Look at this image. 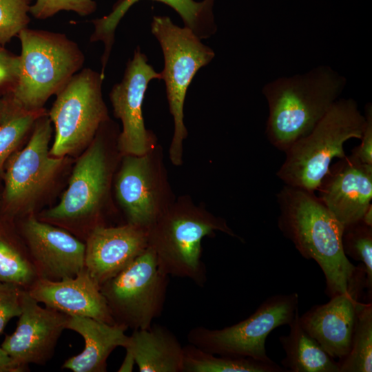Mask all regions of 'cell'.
I'll return each instance as SVG.
<instances>
[{"instance_id": "12", "label": "cell", "mask_w": 372, "mask_h": 372, "mask_svg": "<svg viewBox=\"0 0 372 372\" xmlns=\"http://www.w3.org/2000/svg\"><path fill=\"white\" fill-rule=\"evenodd\" d=\"M154 79L161 80V73L154 70L137 47L127 63L123 79L110 94L114 114L122 123L118 148L124 155H143L152 147L153 138L145 127L142 109L148 84Z\"/></svg>"}, {"instance_id": "14", "label": "cell", "mask_w": 372, "mask_h": 372, "mask_svg": "<svg viewBox=\"0 0 372 372\" xmlns=\"http://www.w3.org/2000/svg\"><path fill=\"white\" fill-rule=\"evenodd\" d=\"M21 313L15 331L6 335L1 347L19 365H44L53 357L58 340L69 316L49 307H41L27 290L21 299Z\"/></svg>"}, {"instance_id": "37", "label": "cell", "mask_w": 372, "mask_h": 372, "mask_svg": "<svg viewBox=\"0 0 372 372\" xmlns=\"http://www.w3.org/2000/svg\"><path fill=\"white\" fill-rule=\"evenodd\" d=\"M361 220L366 225L372 227V204L366 209Z\"/></svg>"}, {"instance_id": "5", "label": "cell", "mask_w": 372, "mask_h": 372, "mask_svg": "<svg viewBox=\"0 0 372 372\" xmlns=\"http://www.w3.org/2000/svg\"><path fill=\"white\" fill-rule=\"evenodd\" d=\"M364 123L355 101L337 100L309 134L285 152L277 176L286 185L315 192L333 158L347 155L344 144L361 138Z\"/></svg>"}, {"instance_id": "13", "label": "cell", "mask_w": 372, "mask_h": 372, "mask_svg": "<svg viewBox=\"0 0 372 372\" xmlns=\"http://www.w3.org/2000/svg\"><path fill=\"white\" fill-rule=\"evenodd\" d=\"M17 227L39 278L60 280L84 268L85 242L67 230L33 215Z\"/></svg>"}, {"instance_id": "27", "label": "cell", "mask_w": 372, "mask_h": 372, "mask_svg": "<svg viewBox=\"0 0 372 372\" xmlns=\"http://www.w3.org/2000/svg\"><path fill=\"white\" fill-rule=\"evenodd\" d=\"M342 244L344 254L361 262L366 273V301L372 300V227L361 220L344 226Z\"/></svg>"}, {"instance_id": "32", "label": "cell", "mask_w": 372, "mask_h": 372, "mask_svg": "<svg viewBox=\"0 0 372 372\" xmlns=\"http://www.w3.org/2000/svg\"><path fill=\"white\" fill-rule=\"evenodd\" d=\"M365 123L362 133L360 144L355 147L351 156L366 165H372V106L368 103L364 110Z\"/></svg>"}, {"instance_id": "16", "label": "cell", "mask_w": 372, "mask_h": 372, "mask_svg": "<svg viewBox=\"0 0 372 372\" xmlns=\"http://www.w3.org/2000/svg\"><path fill=\"white\" fill-rule=\"evenodd\" d=\"M316 191L343 227L360 220L371 205L372 165L346 155L331 164Z\"/></svg>"}, {"instance_id": "6", "label": "cell", "mask_w": 372, "mask_h": 372, "mask_svg": "<svg viewBox=\"0 0 372 372\" xmlns=\"http://www.w3.org/2000/svg\"><path fill=\"white\" fill-rule=\"evenodd\" d=\"M152 32L159 42L164 57L161 73L165 81L174 131L169 147L172 163H182L183 141L187 136L183 118L184 102L188 87L197 72L214 57V52L204 45L192 30L175 25L166 16H155Z\"/></svg>"}, {"instance_id": "3", "label": "cell", "mask_w": 372, "mask_h": 372, "mask_svg": "<svg viewBox=\"0 0 372 372\" xmlns=\"http://www.w3.org/2000/svg\"><path fill=\"white\" fill-rule=\"evenodd\" d=\"M216 231L242 240L225 219L192 203L178 202L167 206L149 228V246L164 274L188 278L203 287L207 278L201 242Z\"/></svg>"}, {"instance_id": "24", "label": "cell", "mask_w": 372, "mask_h": 372, "mask_svg": "<svg viewBox=\"0 0 372 372\" xmlns=\"http://www.w3.org/2000/svg\"><path fill=\"white\" fill-rule=\"evenodd\" d=\"M37 278L14 218L0 211V281L28 290Z\"/></svg>"}, {"instance_id": "17", "label": "cell", "mask_w": 372, "mask_h": 372, "mask_svg": "<svg viewBox=\"0 0 372 372\" xmlns=\"http://www.w3.org/2000/svg\"><path fill=\"white\" fill-rule=\"evenodd\" d=\"M27 291L39 303L69 316L115 324L99 285L85 267L74 277L60 280L37 278Z\"/></svg>"}, {"instance_id": "20", "label": "cell", "mask_w": 372, "mask_h": 372, "mask_svg": "<svg viewBox=\"0 0 372 372\" xmlns=\"http://www.w3.org/2000/svg\"><path fill=\"white\" fill-rule=\"evenodd\" d=\"M67 329L78 333L85 342L82 352L69 358L62 365V369L73 372L106 371L107 360L113 350L125 348L129 343L126 327L91 318L70 316Z\"/></svg>"}, {"instance_id": "15", "label": "cell", "mask_w": 372, "mask_h": 372, "mask_svg": "<svg viewBox=\"0 0 372 372\" xmlns=\"http://www.w3.org/2000/svg\"><path fill=\"white\" fill-rule=\"evenodd\" d=\"M84 267L101 287L140 256L149 246V229L127 223L99 225L85 240Z\"/></svg>"}, {"instance_id": "19", "label": "cell", "mask_w": 372, "mask_h": 372, "mask_svg": "<svg viewBox=\"0 0 372 372\" xmlns=\"http://www.w3.org/2000/svg\"><path fill=\"white\" fill-rule=\"evenodd\" d=\"M358 300L349 293L337 294L300 316L302 328L333 359L341 360L349 351Z\"/></svg>"}, {"instance_id": "30", "label": "cell", "mask_w": 372, "mask_h": 372, "mask_svg": "<svg viewBox=\"0 0 372 372\" xmlns=\"http://www.w3.org/2000/svg\"><path fill=\"white\" fill-rule=\"evenodd\" d=\"M95 9L96 3L93 0H36L35 3L30 6L29 12L34 17L44 19L61 10H71L86 16Z\"/></svg>"}, {"instance_id": "33", "label": "cell", "mask_w": 372, "mask_h": 372, "mask_svg": "<svg viewBox=\"0 0 372 372\" xmlns=\"http://www.w3.org/2000/svg\"><path fill=\"white\" fill-rule=\"evenodd\" d=\"M19 56L5 50L0 45V87L15 83L19 72Z\"/></svg>"}, {"instance_id": "10", "label": "cell", "mask_w": 372, "mask_h": 372, "mask_svg": "<svg viewBox=\"0 0 372 372\" xmlns=\"http://www.w3.org/2000/svg\"><path fill=\"white\" fill-rule=\"evenodd\" d=\"M109 178L103 143L95 138L76 161L60 202L45 211L39 220L84 237L99 225L95 220Z\"/></svg>"}, {"instance_id": "36", "label": "cell", "mask_w": 372, "mask_h": 372, "mask_svg": "<svg viewBox=\"0 0 372 372\" xmlns=\"http://www.w3.org/2000/svg\"><path fill=\"white\" fill-rule=\"evenodd\" d=\"M134 364L135 360L133 355L130 351L126 350V355L118 371L131 372L132 371Z\"/></svg>"}, {"instance_id": "4", "label": "cell", "mask_w": 372, "mask_h": 372, "mask_svg": "<svg viewBox=\"0 0 372 372\" xmlns=\"http://www.w3.org/2000/svg\"><path fill=\"white\" fill-rule=\"evenodd\" d=\"M17 36L21 52L10 99L19 110L40 111L78 72L85 57L77 44L62 34L26 28Z\"/></svg>"}, {"instance_id": "7", "label": "cell", "mask_w": 372, "mask_h": 372, "mask_svg": "<svg viewBox=\"0 0 372 372\" xmlns=\"http://www.w3.org/2000/svg\"><path fill=\"white\" fill-rule=\"evenodd\" d=\"M103 79L101 73L86 68L76 73L56 94L49 112L55 131L51 156L64 158L89 145L108 120L102 96Z\"/></svg>"}, {"instance_id": "11", "label": "cell", "mask_w": 372, "mask_h": 372, "mask_svg": "<svg viewBox=\"0 0 372 372\" xmlns=\"http://www.w3.org/2000/svg\"><path fill=\"white\" fill-rule=\"evenodd\" d=\"M52 122L41 114L26 146L6 163L1 211L14 218L25 212L29 203L43 192L62 165L63 158L50 154Z\"/></svg>"}, {"instance_id": "8", "label": "cell", "mask_w": 372, "mask_h": 372, "mask_svg": "<svg viewBox=\"0 0 372 372\" xmlns=\"http://www.w3.org/2000/svg\"><path fill=\"white\" fill-rule=\"evenodd\" d=\"M299 296L293 292L267 298L247 318L220 329L204 327L192 329L189 344L216 355L273 362L265 342L276 328L289 325L298 309Z\"/></svg>"}, {"instance_id": "22", "label": "cell", "mask_w": 372, "mask_h": 372, "mask_svg": "<svg viewBox=\"0 0 372 372\" xmlns=\"http://www.w3.org/2000/svg\"><path fill=\"white\" fill-rule=\"evenodd\" d=\"M125 349L133 355L140 372H183V347L164 326L134 329Z\"/></svg>"}, {"instance_id": "26", "label": "cell", "mask_w": 372, "mask_h": 372, "mask_svg": "<svg viewBox=\"0 0 372 372\" xmlns=\"http://www.w3.org/2000/svg\"><path fill=\"white\" fill-rule=\"evenodd\" d=\"M337 364L340 372L372 371L371 301H358L349 351Z\"/></svg>"}, {"instance_id": "23", "label": "cell", "mask_w": 372, "mask_h": 372, "mask_svg": "<svg viewBox=\"0 0 372 372\" xmlns=\"http://www.w3.org/2000/svg\"><path fill=\"white\" fill-rule=\"evenodd\" d=\"M289 327V334L279 337L285 353L281 361L285 371L340 372L337 362L301 326L299 309Z\"/></svg>"}, {"instance_id": "2", "label": "cell", "mask_w": 372, "mask_h": 372, "mask_svg": "<svg viewBox=\"0 0 372 372\" xmlns=\"http://www.w3.org/2000/svg\"><path fill=\"white\" fill-rule=\"evenodd\" d=\"M346 84L345 77L327 65L265 84L262 92L268 104L265 134L269 143L285 152L313 129Z\"/></svg>"}, {"instance_id": "28", "label": "cell", "mask_w": 372, "mask_h": 372, "mask_svg": "<svg viewBox=\"0 0 372 372\" xmlns=\"http://www.w3.org/2000/svg\"><path fill=\"white\" fill-rule=\"evenodd\" d=\"M42 112L17 109L0 126V176H3L6 162L34 125Z\"/></svg>"}, {"instance_id": "1", "label": "cell", "mask_w": 372, "mask_h": 372, "mask_svg": "<svg viewBox=\"0 0 372 372\" xmlns=\"http://www.w3.org/2000/svg\"><path fill=\"white\" fill-rule=\"evenodd\" d=\"M278 227L300 255L316 262L325 279V293L331 298L349 293L360 298L366 287L362 264L353 265L344 254L342 225L315 194L285 185L277 194Z\"/></svg>"}, {"instance_id": "18", "label": "cell", "mask_w": 372, "mask_h": 372, "mask_svg": "<svg viewBox=\"0 0 372 372\" xmlns=\"http://www.w3.org/2000/svg\"><path fill=\"white\" fill-rule=\"evenodd\" d=\"M149 152L124 155L115 184L116 198L128 223L147 229L167 207L158 203V179Z\"/></svg>"}, {"instance_id": "9", "label": "cell", "mask_w": 372, "mask_h": 372, "mask_svg": "<svg viewBox=\"0 0 372 372\" xmlns=\"http://www.w3.org/2000/svg\"><path fill=\"white\" fill-rule=\"evenodd\" d=\"M167 284L168 276L158 268L155 254L148 246L100 289L115 324L134 330L149 328L161 316Z\"/></svg>"}, {"instance_id": "25", "label": "cell", "mask_w": 372, "mask_h": 372, "mask_svg": "<svg viewBox=\"0 0 372 372\" xmlns=\"http://www.w3.org/2000/svg\"><path fill=\"white\" fill-rule=\"evenodd\" d=\"M183 372H284L273 361L213 354L189 344L183 347Z\"/></svg>"}, {"instance_id": "21", "label": "cell", "mask_w": 372, "mask_h": 372, "mask_svg": "<svg viewBox=\"0 0 372 372\" xmlns=\"http://www.w3.org/2000/svg\"><path fill=\"white\" fill-rule=\"evenodd\" d=\"M139 0H121L107 15L93 21L94 31L90 37L92 42L101 41L104 43L101 58L102 70L107 65L114 41L116 28L130 8ZM170 6L182 18L185 26L189 28L199 39H207L216 31L212 12L214 0H155Z\"/></svg>"}, {"instance_id": "31", "label": "cell", "mask_w": 372, "mask_h": 372, "mask_svg": "<svg viewBox=\"0 0 372 372\" xmlns=\"http://www.w3.org/2000/svg\"><path fill=\"white\" fill-rule=\"evenodd\" d=\"M23 290L14 284L0 281V333L12 318L20 316Z\"/></svg>"}, {"instance_id": "29", "label": "cell", "mask_w": 372, "mask_h": 372, "mask_svg": "<svg viewBox=\"0 0 372 372\" xmlns=\"http://www.w3.org/2000/svg\"><path fill=\"white\" fill-rule=\"evenodd\" d=\"M29 10V0H0L1 46L27 28Z\"/></svg>"}, {"instance_id": "34", "label": "cell", "mask_w": 372, "mask_h": 372, "mask_svg": "<svg viewBox=\"0 0 372 372\" xmlns=\"http://www.w3.org/2000/svg\"><path fill=\"white\" fill-rule=\"evenodd\" d=\"M27 369L16 363L0 347V372H23L28 371Z\"/></svg>"}, {"instance_id": "35", "label": "cell", "mask_w": 372, "mask_h": 372, "mask_svg": "<svg viewBox=\"0 0 372 372\" xmlns=\"http://www.w3.org/2000/svg\"><path fill=\"white\" fill-rule=\"evenodd\" d=\"M17 108L11 99L0 97V126L13 114Z\"/></svg>"}]
</instances>
